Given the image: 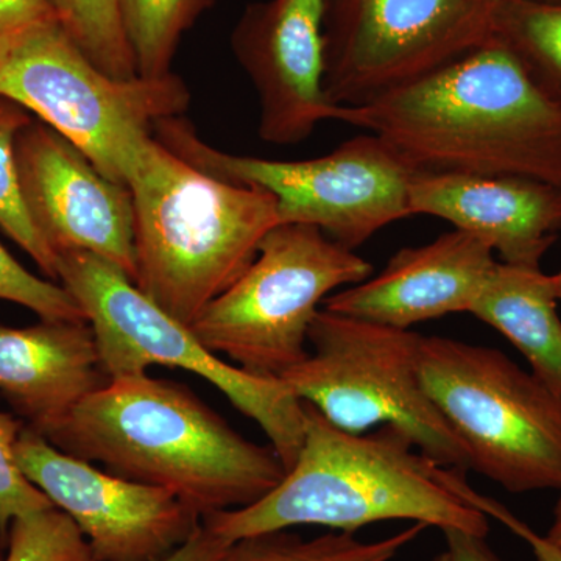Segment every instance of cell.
Here are the masks:
<instances>
[{
	"label": "cell",
	"mask_w": 561,
	"mask_h": 561,
	"mask_svg": "<svg viewBox=\"0 0 561 561\" xmlns=\"http://www.w3.org/2000/svg\"><path fill=\"white\" fill-rule=\"evenodd\" d=\"M381 138L416 173L511 175L561 187V105L496 35L334 119Z\"/></svg>",
	"instance_id": "obj_1"
},
{
	"label": "cell",
	"mask_w": 561,
	"mask_h": 561,
	"mask_svg": "<svg viewBox=\"0 0 561 561\" xmlns=\"http://www.w3.org/2000/svg\"><path fill=\"white\" fill-rule=\"evenodd\" d=\"M62 453L171 491L201 518L249 507L286 476L272 446L247 440L187 387L111 378L47 435Z\"/></svg>",
	"instance_id": "obj_2"
},
{
	"label": "cell",
	"mask_w": 561,
	"mask_h": 561,
	"mask_svg": "<svg viewBox=\"0 0 561 561\" xmlns=\"http://www.w3.org/2000/svg\"><path fill=\"white\" fill-rule=\"evenodd\" d=\"M300 456L283 481L249 507L214 513L202 523L236 542L297 526L354 534L370 524L412 522L486 537L489 516L460 496L463 472L415 451L397 427L350 434L308 402Z\"/></svg>",
	"instance_id": "obj_3"
},
{
	"label": "cell",
	"mask_w": 561,
	"mask_h": 561,
	"mask_svg": "<svg viewBox=\"0 0 561 561\" xmlns=\"http://www.w3.org/2000/svg\"><path fill=\"white\" fill-rule=\"evenodd\" d=\"M127 187L135 210L133 284L190 328L279 224L271 192L202 171L154 135Z\"/></svg>",
	"instance_id": "obj_4"
},
{
	"label": "cell",
	"mask_w": 561,
	"mask_h": 561,
	"mask_svg": "<svg viewBox=\"0 0 561 561\" xmlns=\"http://www.w3.org/2000/svg\"><path fill=\"white\" fill-rule=\"evenodd\" d=\"M57 276L94 332L108 378L142 375L154 365L201 376L243 415L256 421L286 472L305 442V408L287 383L224 362L190 327L173 319L108 261L88 251L57 254Z\"/></svg>",
	"instance_id": "obj_5"
},
{
	"label": "cell",
	"mask_w": 561,
	"mask_h": 561,
	"mask_svg": "<svg viewBox=\"0 0 561 561\" xmlns=\"http://www.w3.org/2000/svg\"><path fill=\"white\" fill-rule=\"evenodd\" d=\"M420 378L478 471L511 493L561 491V400L500 350L421 337Z\"/></svg>",
	"instance_id": "obj_6"
},
{
	"label": "cell",
	"mask_w": 561,
	"mask_h": 561,
	"mask_svg": "<svg viewBox=\"0 0 561 561\" xmlns=\"http://www.w3.org/2000/svg\"><path fill=\"white\" fill-rule=\"evenodd\" d=\"M0 95L35 114L124 186L154 127L180 117L191 102L186 83L173 73L119 80L103 72L58 22L0 58Z\"/></svg>",
	"instance_id": "obj_7"
},
{
	"label": "cell",
	"mask_w": 561,
	"mask_h": 561,
	"mask_svg": "<svg viewBox=\"0 0 561 561\" xmlns=\"http://www.w3.org/2000/svg\"><path fill=\"white\" fill-rule=\"evenodd\" d=\"M370 262L312 225L278 224L256 260L203 309L191 331L242 370L280 379L306 359L309 330L324 300L371 276Z\"/></svg>",
	"instance_id": "obj_8"
},
{
	"label": "cell",
	"mask_w": 561,
	"mask_h": 561,
	"mask_svg": "<svg viewBox=\"0 0 561 561\" xmlns=\"http://www.w3.org/2000/svg\"><path fill=\"white\" fill-rule=\"evenodd\" d=\"M421 337L321 308L308 335L312 353L280 381L339 430L397 427L432 460L465 472L467 453L421 382Z\"/></svg>",
	"instance_id": "obj_9"
},
{
	"label": "cell",
	"mask_w": 561,
	"mask_h": 561,
	"mask_svg": "<svg viewBox=\"0 0 561 561\" xmlns=\"http://www.w3.org/2000/svg\"><path fill=\"white\" fill-rule=\"evenodd\" d=\"M154 138L195 168L271 192L279 224L312 225L356 250L393 221L413 216L416 172L378 136H357L324 157L276 161L225 153L203 142L181 117L154 127Z\"/></svg>",
	"instance_id": "obj_10"
},
{
	"label": "cell",
	"mask_w": 561,
	"mask_h": 561,
	"mask_svg": "<svg viewBox=\"0 0 561 561\" xmlns=\"http://www.w3.org/2000/svg\"><path fill=\"white\" fill-rule=\"evenodd\" d=\"M502 2L327 0L328 101L364 105L445 68L493 36Z\"/></svg>",
	"instance_id": "obj_11"
},
{
	"label": "cell",
	"mask_w": 561,
	"mask_h": 561,
	"mask_svg": "<svg viewBox=\"0 0 561 561\" xmlns=\"http://www.w3.org/2000/svg\"><path fill=\"white\" fill-rule=\"evenodd\" d=\"M16 459L28 481L80 527L94 561H162L202 526L171 491L101 470L31 427H22Z\"/></svg>",
	"instance_id": "obj_12"
},
{
	"label": "cell",
	"mask_w": 561,
	"mask_h": 561,
	"mask_svg": "<svg viewBox=\"0 0 561 561\" xmlns=\"http://www.w3.org/2000/svg\"><path fill=\"white\" fill-rule=\"evenodd\" d=\"M22 202L47 245L88 251L135 278L131 192L106 179L65 136L32 121L16 139Z\"/></svg>",
	"instance_id": "obj_13"
},
{
	"label": "cell",
	"mask_w": 561,
	"mask_h": 561,
	"mask_svg": "<svg viewBox=\"0 0 561 561\" xmlns=\"http://www.w3.org/2000/svg\"><path fill=\"white\" fill-rule=\"evenodd\" d=\"M327 0L251 3L231 35L239 65L256 91L260 136L278 146L308 139L335 108L324 92Z\"/></svg>",
	"instance_id": "obj_14"
},
{
	"label": "cell",
	"mask_w": 561,
	"mask_h": 561,
	"mask_svg": "<svg viewBox=\"0 0 561 561\" xmlns=\"http://www.w3.org/2000/svg\"><path fill=\"white\" fill-rule=\"evenodd\" d=\"M476 236L454 230L426 245L402 249L378 275L332 294L321 308L398 330L471 312L496 264Z\"/></svg>",
	"instance_id": "obj_15"
},
{
	"label": "cell",
	"mask_w": 561,
	"mask_h": 561,
	"mask_svg": "<svg viewBox=\"0 0 561 561\" xmlns=\"http://www.w3.org/2000/svg\"><path fill=\"white\" fill-rule=\"evenodd\" d=\"M411 209L449 221L522 267H541L561 231V187L524 176L416 173Z\"/></svg>",
	"instance_id": "obj_16"
},
{
	"label": "cell",
	"mask_w": 561,
	"mask_h": 561,
	"mask_svg": "<svg viewBox=\"0 0 561 561\" xmlns=\"http://www.w3.org/2000/svg\"><path fill=\"white\" fill-rule=\"evenodd\" d=\"M108 381L87 320L0 323V394L43 437Z\"/></svg>",
	"instance_id": "obj_17"
},
{
	"label": "cell",
	"mask_w": 561,
	"mask_h": 561,
	"mask_svg": "<svg viewBox=\"0 0 561 561\" xmlns=\"http://www.w3.org/2000/svg\"><path fill=\"white\" fill-rule=\"evenodd\" d=\"M552 275L497 261L472 316L501 332L529 362L530 373L561 400V320Z\"/></svg>",
	"instance_id": "obj_18"
},
{
	"label": "cell",
	"mask_w": 561,
	"mask_h": 561,
	"mask_svg": "<svg viewBox=\"0 0 561 561\" xmlns=\"http://www.w3.org/2000/svg\"><path fill=\"white\" fill-rule=\"evenodd\" d=\"M494 35L561 105V0H504Z\"/></svg>",
	"instance_id": "obj_19"
},
{
	"label": "cell",
	"mask_w": 561,
	"mask_h": 561,
	"mask_svg": "<svg viewBox=\"0 0 561 561\" xmlns=\"http://www.w3.org/2000/svg\"><path fill=\"white\" fill-rule=\"evenodd\" d=\"M424 529V524L413 523L378 541H360L345 531H331L312 540L287 530L267 531L232 542L228 561H391Z\"/></svg>",
	"instance_id": "obj_20"
},
{
	"label": "cell",
	"mask_w": 561,
	"mask_h": 561,
	"mask_svg": "<svg viewBox=\"0 0 561 561\" xmlns=\"http://www.w3.org/2000/svg\"><path fill=\"white\" fill-rule=\"evenodd\" d=\"M216 0H119L125 38L136 72L146 79L172 73L181 36Z\"/></svg>",
	"instance_id": "obj_21"
},
{
	"label": "cell",
	"mask_w": 561,
	"mask_h": 561,
	"mask_svg": "<svg viewBox=\"0 0 561 561\" xmlns=\"http://www.w3.org/2000/svg\"><path fill=\"white\" fill-rule=\"evenodd\" d=\"M62 31L94 62L114 79L138 77L124 27L119 0H49Z\"/></svg>",
	"instance_id": "obj_22"
},
{
	"label": "cell",
	"mask_w": 561,
	"mask_h": 561,
	"mask_svg": "<svg viewBox=\"0 0 561 561\" xmlns=\"http://www.w3.org/2000/svg\"><path fill=\"white\" fill-rule=\"evenodd\" d=\"M32 121L28 111L0 95V228L38 264L44 275L58 279L57 254L33 225L18 180L16 139Z\"/></svg>",
	"instance_id": "obj_23"
},
{
	"label": "cell",
	"mask_w": 561,
	"mask_h": 561,
	"mask_svg": "<svg viewBox=\"0 0 561 561\" xmlns=\"http://www.w3.org/2000/svg\"><path fill=\"white\" fill-rule=\"evenodd\" d=\"M2 561H94L76 522L58 508H46L11 523Z\"/></svg>",
	"instance_id": "obj_24"
},
{
	"label": "cell",
	"mask_w": 561,
	"mask_h": 561,
	"mask_svg": "<svg viewBox=\"0 0 561 561\" xmlns=\"http://www.w3.org/2000/svg\"><path fill=\"white\" fill-rule=\"evenodd\" d=\"M0 300L16 302L41 320H87L76 298L54 280L39 278L0 243ZM88 321V320H87Z\"/></svg>",
	"instance_id": "obj_25"
},
{
	"label": "cell",
	"mask_w": 561,
	"mask_h": 561,
	"mask_svg": "<svg viewBox=\"0 0 561 561\" xmlns=\"http://www.w3.org/2000/svg\"><path fill=\"white\" fill-rule=\"evenodd\" d=\"M22 423L0 412V538L5 540L11 523L54 507V502L28 481L16 459Z\"/></svg>",
	"instance_id": "obj_26"
},
{
	"label": "cell",
	"mask_w": 561,
	"mask_h": 561,
	"mask_svg": "<svg viewBox=\"0 0 561 561\" xmlns=\"http://www.w3.org/2000/svg\"><path fill=\"white\" fill-rule=\"evenodd\" d=\"M54 22L58 20L49 0H0V58L31 33Z\"/></svg>",
	"instance_id": "obj_27"
},
{
	"label": "cell",
	"mask_w": 561,
	"mask_h": 561,
	"mask_svg": "<svg viewBox=\"0 0 561 561\" xmlns=\"http://www.w3.org/2000/svg\"><path fill=\"white\" fill-rule=\"evenodd\" d=\"M471 504L476 508H479L483 515L490 516V518L496 519L504 524L507 529H511L513 534L518 535L523 541H526L530 546V551L534 553L535 561H561V548L549 541L548 538L537 534L530 526L522 519L516 518L515 515L507 507L500 504V502L491 500L489 496L479 494L478 491H472L470 497Z\"/></svg>",
	"instance_id": "obj_28"
},
{
	"label": "cell",
	"mask_w": 561,
	"mask_h": 561,
	"mask_svg": "<svg viewBox=\"0 0 561 561\" xmlns=\"http://www.w3.org/2000/svg\"><path fill=\"white\" fill-rule=\"evenodd\" d=\"M231 548L232 542L217 537L202 523L190 540L162 561H228Z\"/></svg>",
	"instance_id": "obj_29"
},
{
	"label": "cell",
	"mask_w": 561,
	"mask_h": 561,
	"mask_svg": "<svg viewBox=\"0 0 561 561\" xmlns=\"http://www.w3.org/2000/svg\"><path fill=\"white\" fill-rule=\"evenodd\" d=\"M449 561H505L491 549L486 537L459 529L443 530Z\"/></svg>",
	"instance_id": "obj_30"
},
{
	"label": "cell",
	"mask_w": 561,
	"mask_h": 561,
	"mask_svg": "<svg viewBox=\"0 0 561 561\" xmlns=\"http://www.w3.org/2000/svg\"><path fill=\"white\" fill-rule=\"evenodd\" d=\"M549 541L553 542V545L559 546L561 548V493L559 501H557L556 508H553V519L551 524V529L548 530V535H546Z\"/></svg>",
	"instance_id": "obj_31"
},
{
	"label": "cell",
	"mask_w": 561,
	"mask_h": 561,
	"mask_svg": "<svg viewBox=\"0 0 561 561\" xmlns=\"http://www.w3.org/2000/svg\"><path fill=\"white\" fill-rule=\"evenodd\" d=\"M553 287H556L557 300L561 302V268L559 272L553 273Z\"/></svg>",
	"instance_id": "obj_32"
},
{
	"label": "cell",
	"mask_w": 561,
	"mask_h": 561,
	"mask_svg": "<svg viewBox=\"0 0 561 561\" xmlns=\"http://www.w3.org/2000/svg\"><path fill=\"white\" fill-rule=\"evenodd\" d=\"M431 561H449L448 552L445 551L438 553V556H435L434 559H432Z\"/></svg>",
	"instance_id": "obj_33"
},
{
	"label": "cell",
	"mask_w": 561,
	"mask_h": 561,
	"mask_svg": "<svg viewBox=\"0 0 561 561\" xmlns=\"http://www.w3.org/2000/svg\"><path fill=\"white\" fill-rule=\"evenodd\" d=\"M2 560H3V553H2V551H0V561H2Z\"/></svg>",
	"instance_id": "obj_34"
},
{
	"label": "cell",
	"mask_w": 561,
	"mask_h": 561,
	"mask_svg": "<svg viewBox=\"0 0 561 561\" xmlns=\"http://www.w3.org/2000/svg\"><path fill=\"white\" fill-rule=\"evenodd\" d=\"M0 541H2V538H0Z\"/></svg>",
	"instance_id": "obj_35"
}]
</instances>
